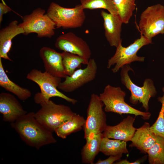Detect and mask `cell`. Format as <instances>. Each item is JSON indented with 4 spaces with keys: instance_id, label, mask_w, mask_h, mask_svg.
<instances>
[{
    "instance_id": "ba28073f",
    "label": "cell",
    "mask_w": 164,
    "mask_h": 164,
    "mask_svg": "<svg viewBox=\"0 0 164 164\" xmlns=\"http://www.w3.org/2000/svg\"><path fill=\"white\" fill-rule=\"evenodd\" d=\"M152 43V40L141 34L139 38L126 47H123L122 43H120L116 48L114 55L108 60L107 68L109 69L115 65L111 70L113 73H116L125 65L135 61L143 62L145 57L138 56L137 53L142 47Z\"/></svg>"
},
{
    "instance_id": "ffe728a7",
    "label": "cell",
    "mask_w": 164,
    "mask_h": 164,
    "mask_svg": "<svg viewBox=\"0 0 164 164\" xmlns=\"http://www.w3.org/2000/svg\"><path fill=\"white\" fill-rule=\"evenodd\" d=\"M0 86L6 90L16 95L19 99L25 101L31 96V92L27 88L22 87L11 80L3 67L0 58Z\"/></svg>"
},
{
    "instance_id": "5b68a950",
    "label": "cell",
    "mask_w": 164,
    "mask_h": 164,
    "mask_svg": "<svg viewBox=\"0 0 164 164\" xmlns=\"http://www.w3.org/2000/svg\"><path fill=\"white\" fill-rule=\"evenodd\" d=\"M84 10L80 4L73 8H67L52 2L46 13L55 23L56 28L74 29L84 24L86 19Z\"/></svg>"
},
{
    "instance_id": "4316f807",
    "label": "cell",
    "mask_w": 164,
    "mask_h": 164,
    "mask_svg": "<svg viewBox=\"0 0 164 164\" xmlns=\"http://www.w3.org/2000/svg\"><path fill=\"white\" fill-rule=\"evenodd\" d=\"M162 91L163 92V96L158 98V101L162 104L161 110L157 119L150 128L155 135L164 138V87L162 88Z\"/></svg>"
},
{
    "instance_id": "52a82bcc",
    "label": "cell",
    "mask_w": 164,
    "mask_h": 164,
    "mask_svg": "<svg viewBox=\"0 0 164 164\" xmlns=\"http://www.w3.org/2000/svg\"><path fill=\"white\" fill-rule=\"evenodd\" d=\"M130 70L133 71L128 64L125 65L121 68V82L131 92L130 102L134 104L138 102L142 103V107L147 111L149 110L150 98L154 97L157 94L154 83L151 79L147 78L145 80L142 87L136 85L132 81L128 75Z\"/></svg>"
},
{
    "instance_id": "7402d4cb",
    "label": "cell",
    "mask_w": 164,
    "mask_h": 164,
    "mask_svg": "<svg viewBox=\"0 0 164 164\" xmlns=\"http://www.w3.org/2000/svg\"><path fill=\"white\" fill-rule=\"evenodd\" d=\"M100 152L107 156L122 155L128 152L126 142L104 137L101 141Z\"/></svg>"
},
{
    "instance_id": "f1b7e54d",
    "label": "cell",
    "mask_w": 164,
    "mask_h": 164,
    "mask_svg": "<svg viewBox=\"0 0 164 164\" xmlns=\"http://www.w3.org/2000/svg\"><path fill=\"white\" fill-rule=\"evenodd\" d=\"M12 9L5 3L4 1L0 3V23L2 22L3 15L10 12Z\"/></svg>"
},
{
    "instance_id": "5bb4252c",
    "label": "cell",
    "mask_w": 164,
    "mask_h": 164,
    "mask_svg": "<svg viewBox=\"0 0 164 164\" xmlns=\"http://www.w3.org/2000/svg\"><path fill=\"white\" fill-rule=\"evenodd\" d=\"M39 55L43 61L45 71L61 78L66 77L63 65L62 53L45 46L40 50Z\"/></svg>"
},
{
    "instance_id": "484cf974",
    "label": "cell",
    "mask_w": 164,
    "mask_h": 164,
    "mask_svg": "<svg viewBox=\"0 0 164 164\" xmlns=\"http://www.w3.org/2000/svg\"><path fill=\"white\" fill-rule=\"evenodd\" d=\"M83 9H104L109 13L118 15V13L113 0H80Z\"/></svg>"
},
{
    "instance_id": "603a6c76",
    "label": "cell",
    "mask_w": 164,
    "mask_h": 164,
    "mask_svg": "<svg viewBox=\"0 0 164 164\" xmlns=\"http://www.w3.org/2000/svg\"><path fill=\"white\" fill-rule=\"evenodd\" d=\"M62 63L64 73L67 76H70L77 68H80L81 64L88 63L82 57L77 55L63 51Z\"/></svg>"
},
{
    "instance_id": "8992f818",
    "label": "cell",
    "mask_w": 164,
    "mask_h": 164,
    "mask_svg": "<svg viewBox=\"0 0 164 164\" xmlns=\"http://www.w3.org/2000/svg\"><path fill=\"white\" fill-rule=\"evenodd\" d=\"M45 12L44 9L38 8L22 18V22L19 25L23 29L24 34L36 33L39 38H50L54 36L55 24Z\"/></svg>"
},
{
    "instance_id": "cb8c5ba5",
    "label": "cell",
    "mask_w": 164,
    "mask_h": 164,
    "mask_svg": "<svg viewBox=\"0 0 164 164\" xmlns=\"http://www.w3.org/2000/svg\"><path fill=\"white\" fill-rule=\"evenodd\" d=\"M118 15L123 23L127 24L135 9V0H113Z\"/></svg>"
},
{
    "instance_id": "44dd1931",
    "label": "cell",
    "mask_w": 164,
    "mask_h": 164,
    "mask_svg": "<svg viewBox=\"0 0 164 164\" xmlns=\"http://www.w3.org/2000/svg\"><path fill=\"white\" fill-rule=\"evenodd\" d=\"M85 121L83 116L76 113L58 127L54 132L58 137L65 139L71 134L83 129Z\"/></svg>"
},
{
    "instance_id": "30bf717a",
    "label": "cell",
    "mask_w": 164,
    "mask_h": 164,
    "mask_svg": "<svg viewBox=\"0 0 164 164\" xmlns=\"http://www.w3.org/2000/svg\"><path fill=\"white\" fill-rule=\"evenodd\" d=\"M104 106L99 95L95 93L91 95L83 128L84 138L92 133H102L107 126L106 115L103 109Z\"/></svg>"
},
{
    "instance_id": "6da1fadb",
    "label": "cell",
    "mask_w": 164,
    "mask_h": 164,
    "mask_svg": "<svg viewBox=\"0 0 164 164\" xmlns=\"http://www.w3.org/2000/svg\"><path fill=\"white\" fill-rule=\"evenodd\" d=\"M31 112L20 117L11 126L26 144L37 149L48 145L55 144L57 141L53 132L41 124Z\"/></svg>"
},
{
    "instance_id": "3957f363",
    "label": "cell",
    "mask_w": 164,
    "mask_h": 164,
    "mask_svg": "<svg viewBox=\"0 0 164 164\" xmlns=\"http://www.w3.org/2000/svg\"><path fill=\"white\" fill-rule=\"evenodd\" d=\"M125 92L120 87L108 84L99 96L104 104L106 112H114L120 115L129 114L136 116H140L144 120L149 119L151 116L150 113L140 111L126 103L125 101Z\"/></svg>"
},
{
    "instance_id": "d6986e66",
    "label": "cell",
    "mask_w": 164,
    "mask_h": 164,
    "mask_svg": "<svg viewBox=\"0 0 164 164\" xmlns=\"http://www.w3.org/2000/svg\"><path fill=\"white\" fill-rule=\"evenodd\" d=\"M102 133L90 134L85 139L86 143L81 150V156L82 163L94 164L95 157L100 152V148L102 138Z\"/></svg>"
},
{
    "instance_id": "7c38bea8",
    "label": "cell",
    "mask_w": 164,
    "mask_h": 164,
    "mask_svg": "<svg viewBox=\"0 0 164 164\" xmlns=\"http://www.w3.org/2000/svg\"><path fill=\"white\" fill-rule=\"evenodd\" d=\"M55 46L60 50L81 56L87 63L91 54L87 43L82 38L71 32L60 36L56 40Z\"/></svg>"
},
{
    "instance_id": "9a60e30c",
    "label": "cell",
    "mask_w": 164,
    "mask_h": 164,
    "mask_svg": "<svg viewBox=\"0 0 164 164\" xmlns=\"http://www.w3.org/2000/svg\"><path fill=\"white\" fill-rule=\"evenodd\" d=\"M101 15L103 19L105 38L110 46L116 48L122 43L121 26L123 22L118 15H114L102 10Z\"/></svg>"
},
{
    "instance_id": "83f0119b",
    "label": "cell",
    "mask_w": 164,
    "mask_h": 164,
    "mask_svg": "<svg viewBox=\"0 0 164 164\" xmlns=\"http://www.w3.org/2000/svg\"><path fill=\"white\" fill-rule=\"evenodd\" d=\"M122 156V155H110L107 159L104 160L99 159L95 163L96 164H112L116 161L119 160Z\"/></svg>"
},
{
    "instance_id": "2e32d148",
    "label": "cell",
    "mask_w": 164,
    "mask_h": 164,
    "mask_svg": "<svg viewBox=\"0 0 164 164\" xmlns=\"http://www.w3.org/2000/svg\"><path fill=\"white\" fill-rule=\"evenodd\" d=\"M135 118L128 116L118 125H107L102 133L104 137L124 141H131L136 128L133 126Z\"/></svg>"
},
{
    "instance_id": "8fae6325",
    "label": "cell",
    "mask_w": 164,
    "mask_h": 164,
    "mask_svg": "<svg viewBox=\"0 0 164 164\" xmlns=\"http://www.w3.org/2000/svg\"><path fill=\"white\" fill-rule=\"evenodd\" d=\"M97 71V66L94 59H90L86 67L79 68L70 76H67L61 82L58 89L65 92H73L94 80Z\"/></svg>"
},
{
    "instance_id": "9c48e42d",
    "label": "cell",
    "mask_w": 164,
    "mask_h": 164,
    "mask_svg": "<svg viewBox=\"0 0 164 164\" xmlns=\"http://www.w3.org/2000/svg\"><path fill=\"white\" fill-rule=\"evenodd\" d=\"M138 27L141 34L151 40L164 34V6L157 4L148 7L140 15Z\"/></svg>"
},
{
    "instance_id": "4fadbf2b",
    "label": "cell",
    "mask_w": 164,
    "mask_h": 164,
    "mask_svg": "<svg viewBox=\"0 0 164 164\" xmlns=\"http://www.w3.org/2000/svg\"><path fill=\"white\" fill-rule=\"evenodd\" d=\"M0 112L4 121L11 123L27 113L13 95L5 92L0 94Z\"/></svg>"
},
{
    "instance_id": "f546056e",
    "label": "cell",
    "mask_w": 164,
    "mask_h": 164,
    "mask_svg": "<svg viewBox=\"0 0 164 164\" xmlns=\"http://www.w3.org/2000/svg\"><path fill=\"white\" fill-rule=\"evenodd\" d=\"M141 160H136L134 162H130L126 159L122 160L116 162L115 164H139L141 163Z\"/></svg>"
},
{
    "instance_id": "ac0fdd59",
    "label": "cell",
    "mask_w": 164,
    "mask_h": 164,
    "mask_svg": "<svg viewBox=\"0 0 164 164\" xmlns=\"http://www.w3.org/2000/svg\"><path fill=\"white\" fill-rule=\"evenodd\" d=\"M148 122H145L140 128H136L129 146L135 147L142 152L146 153L154 144L157 136L151 130Z\"/></svg>"
},
{
    "instance_id": "d4e9b609",
    "label": "cell",
    "mask_w": 164,
    "mask_h": 164,
    "mask_svg": "<svg viewBox=\"0 0 164 164\" xmlns=\"http://www.w3.org/2000/svg\"><path fill=\"white\" fill-rule=\"evenodd\" d=\"M147 153L149 164H164V138L157 136L154 144Z\"/></svg>"
},
{
    "instance_id": "7a4b0ae2",
    "label": "cell",
    "mask_w": 164,
    "mask_h": 164,
    "mask_svg": "<svg viewBox=\"0 0 164 164\" xmlns=\"http://www.w3.org/2000/svg\"><path fill=\"white\" fill-rule=\"evenodd\" d=\"M26 78L36 83L40 88V92L37 93L34 96V100L36 104H39L42 101H48L54 97H60L74 105L78 102L77 100L68 97L58 90L61 82L60 78L36 69L31 70L27 74Z\"/></svg>"
},
{
    "instance_id": "277c9868",
    "label": "cell",
    "mask_w": 164,
    "mask_h": 164,
    "mask_svg": "<svg viewBox=\"0 0 164 164\" xmlns=\"http://www.w3.org/2000/svg\"><path fill=\"white\" fill-rule=\"evenodd\" d=\"M39 104L41 108L35 113V118L52 132L76 113L68 106L56 104L50 100Z\"/></svg>"
},
{
    "instance_id": "e0dca14e",
    "label": "cell",
    "mask_w": 164,
    "mask_h": 164,
    "mask_svg": "<svg viewBox=\"0 0 164 164\" xmlns=\"http://www.w3.org/2000/svg\"><path fill=\"white\" fill-rule=\"evenodd\" d=\"M24 32L16 20L12 21L8 26L0 30V58L12 61L8 55L11 48L12 39L17 35L24 34Z\"/></svg>"
}]
</instances>
